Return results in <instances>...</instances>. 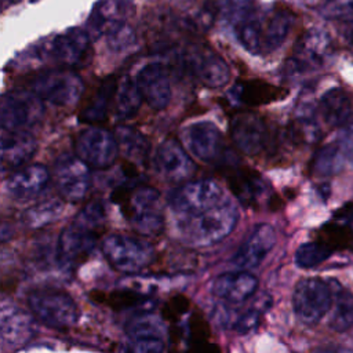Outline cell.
Wrapping results in <instances>:
<instances>
[{
    "label": "cell",
    "mask_w": 353,
    "mask_h": 353,
    "mask_svg": "<svg viewBox=\"0 0 353 353\" xmlns=\"http://www.w3.org/2000/svg\"><path fill=\"white\" fill-rule=\"evenodd\" d=\"M29 87L43 101L55 106L74 105L84 91L81 77L68 68L37 73L30 79Z\"/></svg>",
    "instance_id": "52a82bcc"
},
{
    "label": "cell",
    "mask_w": 353,
    "mask_h": 353,
    "mask_svg": "<svg viewBox=\"0 0 353 353\" xmlns=\"http://www.w3.org/2000/svg\"><path fill=\"white\" fill-rule=\"evenodd\" d=\"M46 52L62 68H83L91 62V37L81 28H70L55 36L47 44Z\"/></svg>",
    "instance_id": "7c38bea8"
},
{
    "label": "cell",
    "mask_w": 353,
    "mask_h": 353,
    "mask_svg": "<svg viewBox=\"0 0 353 353\" xmlns=\"http://www.w3.org/2000/svg\"><path fill=\"white\" fill-rule=\"evenodd\" d=\"M330 328L335 332H345L353 327V294L342 287L332 288V305Z\"/></svg>",
    "instance_id": "836d02e7"
},
{
    "label": "cell",
    "mask_w": 353,
    "mask_h": 353,
    "mask_svg": "<svg viewBox=\"0 0 353 353\" xmlns=\"http://www.w3.org/2000/svg\"><path fill=\"white\" fill-rule=\"evenodd\" d=\"M101 250L110 266L121 273H138L154 258V248L143 239L112 233L102 239Z\"/></svg>",
    "instance_id": "277c9868"
},
{
    "label": "cell",
    "mask_w": 353,
    "mask_h": 353,
    "mask_svg": "<svg viewBox=\"0 0 353 353\" xmlns=\"http://www.w3.org/2000/svg\"><path fill=\"white\" fill-rule=\"evenodd\" d=\"M218 8L223 17L232 22V25L255 11L252 0H219Z\"/></svg>",
    "instance_id": "b9f144b4"
},
{
    "label": "cell",
    "mask_w": 353,
    "mask_h": 353,
    "mask_svg": "<svg viewBox=\"0 0 353 353\" xmlns=\"http://www.w3.org/2000/svg\"><path fill=\"white\" fill-rule=\"evenodd\" d=\"M317 353H353V350L346 349V347H327V349H323Z\"/></svg>",
    "instance_id": "681fc988"
},
{
    "label": "cell",
    "mask_w": 353,
    "mask_h": 353,
    "mask_svg": "<svg viewBox=\"0 0 353 353\" xmlns=\"http://www.w3.org/2000/svg\"><path fill=\"white\" fill-rule=\"evenodd\" d=\"M132 14L134 3L131 0H99L92 7L87 23L95 36H108L127 25Z\"/></svg>",
    "instance_id": "ffe728a7"
},
{
    "label": "cell",
    "mask_w": 353,
    "mask_h": 353,
    "mask_svg": "<svg viewBox=\"0 0 353 353\" xmlns=\"http://www.w3.org/2000/svg\"><path fill=\"white\" fill-rule=\"evenodd\" d=\"M339 148L343 156L353 164V117H350L341 135Z\"/></svg>",
    "instance_id": "bcb514c9"
},
{
    "label": "cell",
    "mask_w": 353,
    "mask_h": 353,
    "mask_svg": "<svg viewBox=\"0 0 353 353\" xmlns=\"http://www.w3.org/2000/svg\"><path fill=\"white\" fill-rule=\"evenodd\" d=\"M106 39H108V46L112 50L123 51V50L128 48L131 44H134L135 33L131 29V26L127 23V25L119 28L117 30L112 32L110 34H108Z\"/></svg>",
    "instance_id": "f6af8a7d"
},
{
    "label": "cell",
    "mask_w": 353,
    "mask_h": 353,
    "mask_svg": "<svg viewBox=\"0 0 353 353\" xmlns=\"http://www.w3.org/2000/svg\"><path fill=\"white\" fill-rule=\"evenodd\" d=\"M37 142L29 131H4L0 160L3 170H15L26 164L36 153Z\"/></svg>",
    "instance_id": "484cf974"
},
{
    "label": "cell",
    "mask_w": 353,
    "mask_h": 353,
    "mask_svg": "<svg viewBox=\"0 0 353 353\" xmlns=\"http://www.w3.org/2000/svg\"><path fill=\"white\" fill-rule=\"evenodd\" d=\"M50 172L43 164H30L14 171L7 179L8 194L18 201H29L47 188Z\"/></svg>",
    "instance_id": "603a6c76"
},
{
    "label": "cell",
    "mask_w": 353,
    "mask_h": 353,
    "mask_svg": "<svg viewBox=\"0 0 353 353\" xmlns=\"http://www.w3.org/2000/svg\"><path fill=\"white\" fill-rule=\"evenodd\" d=\"M342 154L341 148L335 145H325L320 148L310 163V172L319 176L336 174L342 168Z\"/></svg>",
    "instance_id": "74e56055"
},
{
    "label": "cell",
    "mask_w": 353,
    "mask_h": 353,
    "mask_svg": "<svg viewBox=\"0 0 353 353\" xmlns=\"http://www.w3.org/2000/svg\"><path fill=\"white\" fill-rule=\"evenodd\" d=\"M135 81L146 103L154 110H163L171 101L170 74L163 62H149L137 73Z\"/></svg>",
    "instance_id": "ac0fdd59"
},
{
    "label": "cell",
    "mask_w": 353,
    "mask_h": 353,
    "mask_svg": "<svg viewBox=\"0 0 353 353\" xmlns=\"http://www.w3.org/2000/svg\"><path fill=\"white\" fill-rule=\"evenodd\" d=\"M226 181L232 193L247 207H255L268 189L262 175L248 167L226 165Z\"/></svg>",
    "instance_id": "7402d4cb"
},
{
    "label": "cell",
    "mask_w": 353,
    "mask_h": 353,
    "mask_svg": "<svg viewBox=\"0 0 353 353\" xmlns=\"http://www.w3.org/2000/svg\"><path fill=\"white\" fill-rule=\"evenodd\" d=\"M121 353H128V349H127V346H125V347H123V349H121Z\"/></svg>",
    "instance_id": "f907efd6"
},
{
    "label": "cell",
    "mask_w": 353,
    "mask_h": 353,
    "mask_svg": "<svg viewBox=\"0 0 353 353\" xmlns=\"http://www.w3.org/2000/svg\"><path fill=\"white\" fill-rule=\"evenodd\" d=\"M62 203L58 200L41 201L23 212V222L29 228H41L55 221L62 212Z\"/></svg>",
    "instance_id": "f35d334b"
},
{
    "label": "cell",
    "mask_w": 353,
    "mask_h": 353,
    "mask_svg": "<svg viewBox=\"0 0 353 353\" xmlns=\"http://www.w3.org/2000/svg\"><path fill=\"white\" fill-rule=\"evenodd\" d=\"M320 14L327 19L353 25V0H325L320 6Z\"/></svg>",
    "instance_id": "60d3db41"
},
{
    "label": "cell",
    "mask_w": 353,
    "mask_h": 353,
    "mask_svg": "<svg viewBox=\"0 0 353 353\" xmlns=\"http://www.w3.org/2000/svg\"><path fill=\"white\" fill-rule=\"evenodd\" d=\"M181 68L208 88H219L230 79L226 61L205 43H190L178 55Z\"/></svg>",
    "instance_id": "3957f363"
},
{
    "label": "cell",
    "mask_w": 353,
    "mask_h": 353,
    "mask_svg": "<svg viewBox=\"0 0 353 353\" xmlns=\"http://www.w3.org/2000/svg\"><path fill=\"white\" fill-rule=\"evenodd\" d=\"M237 219L239 211L236 205L225 199L205 212L181 219L179 230L186 244L192 247H208L229 236Z\"/></svg>",
    "instance_id": "7a4b0ae2"
},
{
    "label": "cell",
    "mask_w": 353,
    "mask_h": 353,
    "mask_svg": "<svg viewBox=\"0 0 353 353\" xmlns=\"http://www.w3.org/2000/svg\"><path fill=\"white\" fill-rule=\"evenodd\" d=\"M74 150L81 161L95 170L109 168L120 153L114 132L98 125H91L77 134Z\"/></svg>",
    "instance_id": "8fae6325"
},
{
    "label": "cell",
    "mask_w": 353,
    "mask_h": 353,
    "mask_svg": "<svg viewBox=\"0 0 353 353\" xmlns=\"http://www.w3.org/2000/svg\"><path fill=\"white\" fill-rule=\"evenodd\" d=\"M287 95L288 90L259 79L237 81L228 92V97L233 102L247 106L266 105L274 101H280Z\"/></svg>",
    "instance_id": "d4e9b609"
},
{
    "label": "cell",
    "mask_w": 353,
    "mask_h": 353,
    "mask_svg": "<svg viewBox=\"0 0 353 353\" xmlns=\"http://www.w3.org/2000/svg\"><path fill=\"white\" fill-rule=\"evenodd\" d=\"M183 142L190 153L204 163L223 160V135L211 121H197L188 125L183 131Z\"/></svg>",
    "instance_id": "9a60e30c"
},
{
    "label": "cell",
    "mask_w": 353,
    "mask_h": 353,
    "mask_svg": "<svg viewBox=\"0 0 353 353\" xmlns=\"http://www.w3.org/2000/svg\"><path fill=\"white\" fill-rule=\"evenodd\" d=\"M334 52L331 36L319 28H312L299 36L291 55L284 63L287 76H299L323 68Z\"/></svg>",
    "instance_id": "8992f818"
},
{
    "label": "cell",
    "mask_w": 353,
    "mask_h": 353,
    "mask_svg": "<svg viewBox=\"0 0 353 353\" xmlns=\"http://www.w3.org/2000/svg\"><path fill=\"white\" fill-rule=\"evenodd\" d=\"M117 80L114 76L102 79L91 97L85 101L79 112V120L84 124L98 125L108 119L110 105L114 102Z\"/></svg>",
    "instance_id": "4316f807"
},
{
    "label": "cell",
    "mask_w": 353,
    "mask_h": 353,
    "mask_svg": "<svg viewBox=\"0 0 353 353\" xmlns=\"http://www.w3.org/2000/svg\"><path fill=\"white\" fill-rule=\"evenodd\" d=\"M258 280L248 270L228 272L219 274L211 284V292L229 303H241L256 291Z\"/></svg>",
    "instance_id": "cb8c5ba5"
},
{
    "label": "cell",
    "mask_w": 353,
    "mask_h": 353,
    "mask_svg": "<svg viewBox=\"0 0 353 353\" xmlns=\"http://www.w3.org/2000/svg\"><path fill=\"white\" fill-rule=\"evenodd\" d=\"M157 172L170 182H185L196 170V165L182 145L170 138L163 141L154 153Z\"/></svg>",
    "instance_id": "e0dca14e"
},
{
    "label": "cell",
    "mask_w": 353,
    "mask_h": 353,
    "mask_svg": "<svg viewBox=\"0 0 353 353\" xmlns=\"http://www.w3.org/2000/svg\"><path fill=\"white\" fill-rule=\"evenodd\" d=\"M239 43L251 54H262V15L255 11L233 25Z\"/></svg>",
    "instance_id": "e575fe53"
},
{
    "label": "cell",
    "mask_w": 353,
    "mask_h": 353,
    "mask_svg": "<svg viewBox=\"0 0 353 353\" xmlns=\"http://www.w3.org/2000/svg\"><path fill=\"white\" fill-rule=\"evenodd\" d=\"M128 353H163L165 349L161 323L149 314L139 316L127 324Z\"/></svg>",
    "instance_id": "44dd1931"
},
{
    "label": "cell",
    "mask_w": 353,
    "mask_h": 353,
    "mask_svg": "<svg viewBox=\"0 0 353 353\" xmlns=\"http://www.w3.org/2000/svg\"><path fill=\"white\" fill-rule=\"evenodd\" d=\"M80 223H84L95 230H102L103 222H105V207L102 201L92 200L85 207L81 208V211L74 218Z\"/></svg>",
    "instance_id": "7bdbcfd3"
},
{
    "label": "cell",
    "mask_w": 353,
    "mask_h": 353,
    "mask_svg": "<svg viewBox=\"0 0 353 353\" xmlns=\"http://www.w3.org/2000/svg\"><path fill=\"white\" fill-rule=\"evenodd\" d=\"M223 197L222 188L212 179L189 181L179 185L168 196L171 210L181 219L196 216L219 204Z\"/></svg>",
    "instance_id": "ba28073f"
},
{
    "label": "cell",
    "mask_w": 353,
    "mask_h": 353,
    "mask_svg": "<svg viewBox=\"0 0 353 353\" xmlns=\"http://www.w3.org/2000/svg\"><path fill=\"white\" fill-rule=\"evenodd\" d=\"M189 305L190 301L188 296L176 294L165 302V305L161 309V316L164 320L175 324L189 310Z\"/></svg>",
    "instance_id": "ee69618b"
},
{
    "label": "cell",
    "mask_w": 353,
    "mask_h": 353,
    "mask_svg": "<svg viewBox=\"0 0 353 353\" xmlns=\"http://www.w3.org/2000/svg\"><path fill=\"white\" fill-rule=\"evenodd\" d=\"M44 116L43 99L33 91L11 90L3 94L0 123L4 131H26Z\"/></svg>",
    "instance_id": "9c48e42d"
},
{
    "label": "cell",
    "mask_w": 353,
    "mask_h": 353,
    "mask_svg": "<svg viewBox=\"0 0 353 353\" xmlns=\"http://www.w3.org/2000/svg\"><path fill=\"white\" fill-rule=\"evenodd\" d=\"M114 135L119 143L121 154L130 161V165L145 164L150 152V143L148 138L134 127L120 125L114 130Z\"/></svg>",
    "instance_id": "1f68e13d"
},
{
    "label": "cell",
    "mask_w": 353,
    "mask_h": 353,
    "mask_svg": "<svg viewBox=\"0 0 353 353\" xmlns=\"http://www.w3.org/2000/svg\"><path fill=\"white\" fill-rule=\"evenodd\" d=\"M332 250L320 240L303 243L295 252V263L302 269L319 266L332 255Z\"/></svg>",
    "instance_id": "ab89813d"
},
{
    "label": "cell",
    "mask_w": 353,
    "mask_h": 353,
    "mask_svg": "<svg viewBox=\"0 0 353 353\" xmlns=\"http://www.w3.org/2000/svg\"><path fill=\"white\" fill-rule=\"evenodd\" d=\"M295 14L285 7H277L262 15V54L276 51L290 34Z\"/></svg>",
    "instance_id": "83f0119b"
},
{
    "label": "cell",
    "mask_w": 353,
    "mask_h": 353,
    "mask_svg": "<svg viewBox=\"0 0 353 353\" xmlns=\"http://www.w3.org/2000/svg\"><path fill=\"white\" fill-rule=\"evenodd\" d=\"M91 299L103 303L113 310H125L145 305L148 296L134 288H119L110 292L92 291Z\"/></svg>",
    "instance_id": "d590c367"
},
{
    "label": "cell",
    "mask_w": 353,
    "mask_h": 353,
    "mask_svg": "<svg viewBox=\"0 0 353 353\" xmlns=\"http://www.w3.org/2000/svg\"><path fill=\"white\" fill-rule=\"evenodd\" d=\"M229 132L234 146L247 156L261 153L268 141V127L265 120L250 110L240 112L232 117Z\"/></svg>",
    "instance_id": "2e32d148"
},
{
    "label": "cell",
    "mask_w": 353,
    "mask_h": 353,
    "mask_svg": "<svg viewBox=\"0 0 353 353\" xmlns=\"http://www.w3.org/2000/svg\"><path fill=\"white\" fill-rule=\"evenodd\" d=\"M0 331L4 342L10 345H23L33 336V321L21 307L3 301Z\"/></svg>",
    "instance_id": "f1b7e54d"
},
{
    "label": "cell",
    "mask_w": 353,
    "mask_h": 353,
    "mask_svg": "<svg viewBox=\"0 0 353 353\" xmlns=\"http://www.w3.org/2000/svg\"><path fill=\"white\" fill-rule=\"evenodd\" d=\"M270 298L268 295H261L255 302L248 305L244 310H237L232 313L230 310L219 309V320L225 323L229 328L239 334H247L254 330L261 323L262 314L269 307Z\"/></svg>",
    "instance_id": "f546056e"
},
{
    "label": "cell",
    "mask_w": 353,
    "mask_h": 353,
    "mask_svg": "<svg viewBox=\"0 0 353 353\" xmlns=\"http://www.w3.org/2000/svg\"><path fill=\"white\" fill-rule=\"evenodd\" d=\"M112 200L138 233L154 236L163 230L164 214L157 189L135 182L120 185L113 190Z\"/></svg>",
    "instance_id": "6da1fadb"
},
{
    "label": "cell",
    "mask_w": 353,
    "mask_h": 353,
    "mask_svg": "<svg viewBox=\"0 0 353 353\" xmlns=\"http://www.w3.org/2000/svg\"><path fill=\"white\" fill-rule=\"evenodd\" d=\"M320 113L330 127L345 125L350 120L352 102L345 90L334 87L325 91L320 99Z\"/></svg>",
    "instance_id": "4dcf8cb0"
},
{
    "label": "cell",
    "mask_w": 353,
    "mask_h": 353,
    "mask_svg": "<svg viewBox=\"0 0 353 353\" xmlns=\"http://www.w3.org/2000/svg\"><path fill=\"white\" fill-rule=\"evenodd\" d=\"M317 240L328 245L332 251L335 250L353 251V229L349 226V223H345L336 219L325 223L320 229Z\"/></svg>",
    "instance_id": "8d00e7d4"
},
{
    "label": "cell",
    "mask_w": 353,
    "mask_h": 353,
    "mask_svg": "<svg viewBox=\"0 0 353 353\" xmlns=\"http://www.w3.org/2000/svg\"><path fill=\"white\" fill-rule=\"evenodd\" d=\"M28 306L36 319L55 330H68L80 319L77 303L61 290H34L28 296Z\"/></svg>",
    "instance_id": "5b68a950"
},
{
    "label": "cell",
    "mask_w": 353,
    "mask_h": 353,
    "mask_svg": "<svg viewBox=\"0 0 353 353\" xmlns=\"http://www.w3.org/2000/svg\"><path fill=\"white\" fill-rule=\"evenodd\" d=\"M55 185L61 197L69 203L81 201L91 186L90 167L77 156H62L54 167Z\"/></svg>",
    "instance_id": "5bb4252c"
},
{
    "label": "cell",
    "mask_w": 353,
    "mask_h": 353,
    "mask_svg": "<svg viewBox=\"0 0 353 353\" xmlns=\"http://www.w3.org/2000/svg\"><path fill=\"white\" fill-rule=\"evenodd\" d=\"M332 288L319 277H306L296 283L292 306L298 320L306 325L317 324L331 309Z\"/></svg>",
    "instance_id": "30bf717a"
},
{
    "label": "cell",
    "mask_w": 353,
    "mask_h": 353,
    "mask_svg": "<svg viewBox=\"0 0 353 353\" xmlns=\"http://www.w3.org/2000/svg\"><path fill=\"white\" fill-rule=\"evenodd\" d=\"M99 230H95L79 221H73L66 226L57 243V259L62 268H74L84 262L92 252L97 240L99 237Z\"/></svg>",
    "instance_id": "4fadbf2b"
},
{
    "label": "cell",
    "mask_w": 353,
    "mask_h": 353,
    "mask_svg": "<svg viewBox=\"0 0 353 353\" xmlns=\"http://www.w3.org/2000/svg\"><path fill=\"white\" fill-rule=\"evenodd\" d=\"M185 353H221V347L211 341H205L188 346Z\"/></svg>",
    "instance_id": "7dc6e473"
},
{
    "label": "cell",
    "mask_w": 353,
    "mask_h": 353,
    "mask_svg": "<svg viewBox=\"0 0 353 353\" xmlns=\"http://www.w3.org/2000/svg\"><path fill=\"white\" fill-rule=\"evenodd\" d=\"M276 244V230L269 223L256 225L240 244L233 263L240 270L258 268Z\"/></svg>",
    "instance_id": "d6986e66"
},
{
    "label": "cell",
    "mask_w": 353,
    "mask_h": 353,
    "mask_svg": "<svg viewBox=\"0 0 353 353\" xmlns=\"http://www.w3.org/2000/svg\"><path fill=\"white\" fill-rule=\"evenodd\" d=\"M143 101L142 92L135 81L130 76H123L117 80V88L114 94V113L117 119H131L137 114Z\"/></svg>",
    "instance_id": "d6a6232c"
},
{
    "label": "cell",
    "mask_w": 353,
    "mask_h": 353,
    "mask_svg": "<svg viewBox=\"0 0 353 353\" xmlns=\"http://www.w3.org/2000/svg\"><path fill=\"white\" fill-rule=\"evenodd\" d=\"M345 40L350 48V51L353 52V25H345Z\"/></svg>",
    "instance_id": "c3c4849f"
}]
</instances>
